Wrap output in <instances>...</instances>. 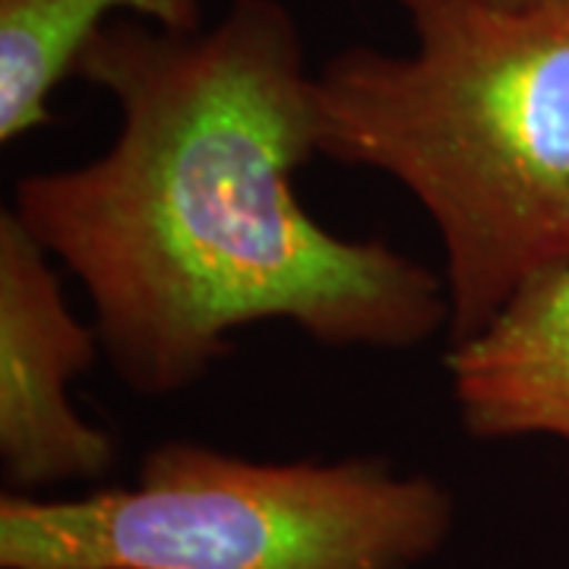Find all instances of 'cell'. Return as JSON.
<instances>
[{
	"instance_id": "6",
	"label": "cell",
	"mask_w": 569,
	"mask_h": 569,
	"mask_svg": "<svg viewBox=\"0 0 569 569\" xmlns=\"http://www.w3.org/2000/svg\"><path fill=\"white\" fill-rule=\"evenodd\" d=\"M118 17L200 32L203 0H0V142L51 123V96L86 44Z\"/></svg>"
},
{
	"instance_id": "1",
	"label": "cell",
	"mask_w": 569,
	"mask_h": 569,
	"mask_svg": "<svg viewBox=\"0 0 569 569\" xmlns=\"http://www.w3.org/2000/svg\"><path fill=\"white\" fill-rule=\"evenodd\" d=\"M77 73L118 102L121 127L89 162L17 178L10 209L82 284L123 387L183 392L241 329L272 320L367 351L447 332L440 272L332 234L295 190L320 121L282 0H231L200 32L118 17Z\"/></svg>"
},
{
	"instance_id": "5",
	"label": "cell",
	"mask_w": 569,
	"mask_h": 569,
	"mask_svg": "<svg viewBox=\"0 0 569 569\" xmlns=\"http://www.w3.org/2000/svg\"><path fill=\"white\" fill-rule=\"evenodd\" d=\"M443 365L468 437L569 447V266L522 284Z\"/></svg>"
},
{
	"instance_id": "7",
	"label": "cell",
	"mask_w": 569,
	"mask_h": 569,
	"mask_svg": "<svg viewBox=\"0 0 569 569\" xmlns=\"http://www.w3.org/2000/svg\"><path fill=\"white\" fill-rule=\"evenodd\" d=\"M497 10H507V13H522V17H569V0H485Z\"/></svg>"
},
{
	"instance_id": "4",
	"label": "cell",
	"mask_w": 569,
	"mask_h": 569,
	"mask_svg": "<svg viewBox=\"0 0 569 569\" xmlns=\"http://www.w3.org/2000/svg\"><path fill=\"white\" fill-rule=\"evenodd\" d=\"M104 355L96 323L63 298L54 257L0 209V471L10 493L102 481L118 440L86 421L70 387Z\"/></svg>"
},
{
	"instance_id": "2",
	"label": "cell",
	"mask_w": 569,
	"mask_h": 569,
	"mask_svg": "<svg viewBox=\"0 0 569 569\" xmlns=\"http://www.w3.org/2000/svg\"><path fill=\"white\" fill-rule=\"evenodd\" d=\"M415 48H346L313 77L320 156L380 171L443 247L449 346L569 266V17L392 0Z\"/></svg>"
},
{
	"instance_id": "3",
	"label": "cell",
	"mask_w": 569,
	"mask_h": 569,
	"mask_svg": "<svg viewBox=\"0 0 569 569\" xmlns=\"http://www.w3.org/2000/svg\"><path fill=\"white\" fill-rule=\"evenodd\" d=\"M456 500L387 459L253 462L193 440L146 452L130 488L0 497V569H418Z\"/></svg>"
}]
</instances>
